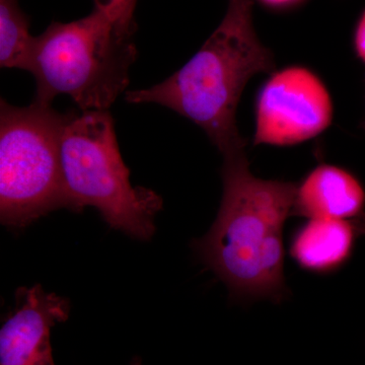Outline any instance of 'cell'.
<instances>
[{"label": "cell", "mask_w": 365, "mask_h": 365, "mask_svg": "<svg viewBox=\"0 0 365 365\" xmlns=\"http://www.w3.org/2000/svg\"><path fill=\"white\" fill-rule=\"evenodd\" d=\"M222 181L215 222L194 248L235 299L281 302L289 292L283 228L297 185L255 177L245 150L223 155Z\"/></svg>", "instance_id": "6da1fadb"}, {"label": "cell", "mask_w": 365, "mask_h": 365, "mask_svg": "<svg viewBox=\"0 0 365 365\" xmlns=\"http://www.w3.org/2000/svg\"><path fill=\"white\" fill-rule=\"evenodd\" d=\"M253 0H228L227 14L201 49L163 83L129 91L130 104L169 108L200 126L223 155L245 150L237 108L247 83L275 69L253 25Z\"/></svg>", "instance_id": "7a4b0ae2"}, {"label": "cell", "mask_w": 365, "mask_h": 365, "mask_svg": "<svg viewBox=\"0 0 365 365\" xmlns=\"http://www.w3.org/2000/svg\"><path fill=\"white\" fill-rule=\"evenodd\" d=\"M135 29L96 9L81 20L52 23L36 38L34 102L50 106L57 96L67 95L83 112L108 111L129 85L137 57Z\"/></svg>", "instance_id": "3957f363"}, {"label": "cell", "mask_w": 365, "mask_h": 365, "mask_svg": "<svg viewBox=\"0 0 365 365\" xmlns=\"http://www.w3.org/2000/svg\"><path fill=\"white\" fill-rule=\"evenodd\" d=\"M60 153L71 211L91 206L110 227L141 241L153 237L162 197L132 186L109 112L72 113L62 133Z\"/></svg>", "instance_id": "277c9868"}, {"label": "cell", "mask_w": 365, "mask_h": 365, "mask_svg": "<svg viewBox=\"0 0 365 365\" xmlns=\"http://www.w3.org/2000/svg\"><path fill=\"white\" fill-rule=\"evenodd\" d=\"M72 113L52 106L0 105V220L23 228L59 208L71 210L62 173L64 127Z\"/></svg>", "instance_id": "5b68a950"}, {"label": "cell", "mask_w": 365, "mask_h": 365, "mask_svg": "<svg viewBox=\"0 0 365 365\" xmlns=\"http://www.w3.org/2000/svg\"><path fill=\"white\" fill-rule=\"evenodd\" d=\"M332 118V100L323 81L306 67H287L273 73L259 95L254 144L304 143L323 133Z\"/></svg>", "instance_id": "8992f818"}, {"label": "cell", "mask_w": 365, "mask_h": 365, "mask_svg": "<svg viewBox=\"0 0 365 365\" xmlns=\"http://www.w3.org/2000/svg\"><path fill=\"white\" fill-rule=\"evenodd\" d=\"M69 314V300L40 284L20 288L16 307L0 330V365H55L51 329Z\"/></svg>", "instance_id": "52a82bcc"}, {"label": "cell", "mask_w": 365, "mask_h": 365, "mask_svg": "<svg viewBox=\"0 0 365 365\" xmlns=\"http://www.w3.org/2000/svg\"><path fill=\"white\" fill-rule=\"evenodd\" d=\"M364 205L365 191L356 178L339 167L321 165L297 185L294 215L349 220Z\"/></svg>", "instance_id": "ba28073f"}, {"label": "cell", "mask_w": 365, "mask_h": 365, "mask_svg": "<svg viewBox=\"0 0 365 365\" xmlns=\"http://www.w3.org/2000/svg\"><path fill=\"white\" fill-rule=\"evenodd\" d=\"M355 237L356 227L350 220L309 218L292 237L290 256L309 272H333L350 258Z\"/></svg>", "instance_id": "9c48e42d"}, {"label": "cell", "mask_w": 365, "mask_h": 365, "mask_svg": "<svg viewBox=\"0 0 365 365\" xmlns=\"http://www.w3.org/2000/svg\"><path fill=\"white\" fill-rule=\"evenodd\" d=\"M35 44L19 0H0V66L30 72Z\"/></svg>", "instance_id": "30bf717a"}, {"label": "cell", "mask_w": 365, "mask_h": 365, "mask_svg": "<svg viewBox=\"0 0 365 365\" xmlns=\"http://www.w3.org/2000/svg\"><path fill=\"white\" fill-rule=\"evenodd\" d=\"M136 4L137 0H95V9L118 24L136 26Z\"/></svg>", "instance_id": "8fae6325"}, {"label": "cell", "mask_w": 365, "mask_h": 365, "mask_svg": "<svg viewBox=\"0 0 365 365\" xmlns=\"http://www.w3.org/2000/svg\"><path fill=\"white\" fill-rule=\"evenodd\" d=\"M354 46L355 51L365 63V9L355 29Z\"/></svg>", "instance_id": "7c38bea8"}, {"label": "cell", "mask_w": 365, "mask_h": 365, "mask_svg": "<svg viewBox=\"0 0 365 365\" xmlns=\"http://www.w3.org/2000/svg\"><path fill=\"white\" fill-rule=\"evenodd\" d=\"M264 6L274 7V9H283V7H289L295 6L302 0H259Z\"/></svg>", "instance_id": "4fadbf2b"}, {"label": "cell", "mask_w": 365, "mask_h": 365, "mask_svg": "<svg viewBox=\"0 0 365 365\" xmlns=\"http://www.w3.org/2000/svg\"><path fill=\"white\" fill-rule=\"evenodd\" d=\"M130 365H143V361L139 357H135V359H132Z\"/></svg>", "instance_id": "5bb4252c"}]
</instances>
